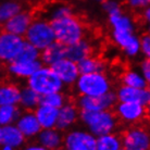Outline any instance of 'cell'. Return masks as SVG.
<instances>
[{
	"instance_id": "1",
	"label": "cell",
	"mask_w": 150,
	"mask_h": 150,
	"mask_svg": "<svg viewBox=\"0 0 150 150\" xmlns=\"http://www.w3.org/2000/svg\"><path fill=\"white\" fill-rule=\"evenodd\" d=\"M79 121L85 129L96 137L116 132L120 122L112 110L79 111Z\"/></svg>"
},
{
	"instance_id": "2",
	"label": "cell",
	"mask_w": 150,
	"mask_h": 150,
	"mask_svg": "<svg viewBox=\"0 0 150 150\" xmlns=\"http://www.w3.org/2000/svg\"><path fill=\"white\" fill-rule=\"evenodd\" d=\"M56 41L64 46H71L86 36V27L84 23L74 14L67 15L61 19L50 21Z\"/></svg>"
},
{
	"instance_id": "3",
	"label": "cell",
	"mask_w": 150,
	"mask_h": 150,
	"mask_svg": "<svg viewBox=\"0 0 150 150\" xmlns=\"http://www.w3.org/2000/svg\"><path fill=\"white\" fill-rule=\"evenodd\" d=\"M79 96L99 97L112 90V82L105 72L79 74L74 84Z\"/></svg>"
},
{
	"instance_id": "4",
	"label": "cell",
	"mask_w": 150,
	"mask_h": 150,
	"mask_svg": "<svg viewBox=\"0 0 150 150\" xmlns=\"http://www.w3.org/2000/svg\"><path fill=\"white\" fill-rule=\"evenodd\" d=\"M26 86L37 93L40 97L56 91H63L64 88V85L51 67L42 64L26 79Z\"/></svg>"
},
{
	"instance_id": "5",
	"label": "cell",
	"mask_w": 150,
	"mask_h": 150,
	"mask_svg": "<svg viewBox=\"0 0 150 150\" xmlns=\"http://www.w3.org/2000/svg\"><path fill=\"white\" fill-rule=\"evenodd\" d=\"M23 38L25 42L34 46L39 51L44 50L56 41L51 23L47 19L42 18L33 19Z\"/></svg>"
},
{
	"instance_id": "6",
	"label": "cell",
	"mask_w": 150,
	"mask_h": 150,
	"mask_svg": "<svg viewBox=\"0 0 150 150\" xmlns=\"http://www.w3.org/2000/svg\"><path fill=\"white\" fill-rule=\"evenodd\" d=\"M96 136L81 127H73L63 134L64 150H96Z\"/></svg>"
},
{
	"instance_id": "7",
	"label": "cell",
	"mask_w": 150,
	"mask_h": 150,
	"mask_svg": "<svg viewBox=\"0 0 150 150\" xmlns=\"http://www.w3.org/2000/svg\"><path fill=\"white\" fill-rule=\"evenodd\" d=\"M122 146L125 150H149L150 134L144 126L134 125L121 135Z\"/></svg>"
},
{
	"instance_id": "8",
	"label": "cell",
	"mask_w": 150,
	"mask_h": 150,
	"mask_svg": "<svg viewBox=\"0 0 150 150\" xmlns=\"http://www.w3.org/2000/svg\"><path fill=\"white\" fill-rule=\"evenodd\" d=\"M25 40L23 37L13 35L6 30H0V61L10 63L14 61L21 52Z\"/></svg>"
},
{
	"instance_id": "9",
	"label": "cell",
	"mask_w": 150,
	"mask_h": 150,
	"mask_svg": "<svg viewBox=\"0 0 150 150\" xmlns=\"http://www.w3.org/2000/svg\"><path fill=\"white\" fill-rule=\"evenodd\" d=\"M111 38L113 42L123 51L125 57L135 59L139 56V37L136 32L132 30H111Z\"/></svg>"
},
{
	"instance_id": "10",
	"label": "cell",
	"mask_w": 150,
	"mask_h": 150,
	"mask_svg": "<svg viewBox=\"0 0 150 150\" xmlns=\"http://www.w3.org/2000/svg\"><path fill=\"white\" fill-rule=\"evenodd\" d=\"M147 109L145 107L135 102H116L114 111L117 120L128 125H134L145 119L147 116Z\"/></svg>"
},
{
	"instance_id": "11",
	"label": "cell",
	"mask_w": 150,
	"mask_h": 150,
	"mask_svg": "<svg viewBox=\"0 0 150 150\" xmlns=\"http://www.w3.org/2000/svg\"><path fill=\"white\" fill-rule=\"evenodd\" d=\"M117 102L115 91H109L99 97H87L79 96L75 105H77L79 111H103L111 110Z\"/></svg>"
},
{
	"instance_id": "12",
	"label": "cell",
	"mask_w": 150,
	"mask_h": 150,
	"mask_svg": "<svg viewBox=\"0 0 150 150\" xmlns=\"http://www.w3.org/2000/svg\"><path fill=\"white\" fill-rule=\"evenodd\" d=\"M51 69L60 79L64 86H74L75 82L79 76L77 63L68 58H63L57 61L56 63L51 65Z\"/></svg>"
},
{
	"instance_id": "13",
	"label": "cell",
	"mask_w": 150,
	"mask_h": 150,
	"mask_svg": "<svg viewBox=\"0 0 150 150\" xmlns=\"http://www.w3.org/2000/svg\"><path fill=\"white\" fill-rule=\"evenodd\" d=\"M79 120V109L73 102L67 101L58 110V120L56 128L59 131L68 132L71 128L75 127L76 123Z\"/></svg>"
},
{
	"instance_id": "14",
	"label": "cell",
	"mask_w": 150,
	"mask_h": 150,
	"mask_svg": "<svg viewBox=\"0 0 150 150\" xmlns=\"http://www.w3.org/2000/svg\"><path fill=\"white\" fill-rule=\"evenodd\" d=\"M115 95L119 102H135L145 107H149L150 90L148 88L137 89L125 85H121L115 91Z\"/></svg>"
},
{
	"instance_id": "15",
	"label": "cell",
	"mask_w": 150,
	"mask_h": 150,
	"mask_svg": "<svg viewBox=\"0 0 150 150\" xmlns=\"http://www.w3.org/2000/svg\"><path fill=\"white\" fill-rule=\"evenodd\" d=\"M14 125L26 139L36 138L41 131L40 125L33 111H22L15 121Z\"/></svg>"
},
{
	"instance_id": "16",
	"label": "cell",
	"mask_w": 150,
	"mask_h": 150,
	"mask_svg": "<svg viewBox=\"0 0 150 150\" xmlns=\"http://www.w3.org/2000/svg\"><path fill=\"white\" fill-rule=\"evenodd\" d=\"M32 21H33V15L30 12L22 10L21 12L16 13L14 16H12L10 20H8L2 26H4V30L6 32H9L20 37H24Z\"/></svg>"
},
{
	"instance_id": "17",
	"label": "cell",
	"mask_w": 150,
	"mask_h": 150,
	"mask_svg": "<svg viewBox=\"0 0 150 150\" xmlns=\"http://www.w3.org/2000/svg\"><path fill=\"white\" fill-rule=\"evenodd\" d=\"M40 65V60L32 61V62L14 60L10 63H8V73L14 79H27Z\"/></svg>"
},
{
	"instance_id": "18",
	"label": "cell",
	"mask_w": 150,
	"mask_h": 150,
	"mask_svg": "<svg viewBox=\"0 0 150 150\" xmlns=\"http://www.w3.org/2000/svg\"><path fill=\"white\" fill-rule=\"evenodd\" d=\"M37 143L48 150H57L62 148L63 133L58 128H44L36 137Z\"/></svg>"
},
{
	"instance_id": "19",
	"label": "cell",
	"mask_w": 150,
	"mask_h": 150,
	"mask_svg": "<svg viewBox=\"0 0 150 150\" xmlns=\"http://www.w3.org/2000/svg\"><path fill=\"white\" fill-rule=\"evenodd\" d=\"M0 139L1 145H8L15 150L22 148L26 142V138L22 135V133L14 124L0 127Z\"/></svg>"
},
{
	"instance_id": "20",
	"label": "cell",
	"mask_w": 150,
	"mask_h": 150,
	"mask_svg": "<svg viewBox=\"0 0 150 150\" xmlns=\"http://www.w3.org/2000/svg\"><path fill=\"white\" fill-rule=\"evenodd\" d=\"M58 110L57 108L49 107L44 103L39 105L33 111L37 119L38 123L40 125L41 129L44 128H53L56 127L57 120H58Z\"/></svg>"
},
{
	"instance_id": "21",
	"label": "cell",
	"mask_w": 150,
	"mask_h": 150,
	"mask_svg": "<svg viewBox=\"0 0 150 150\" xmlns=\"http://www.w3.org/2000/svg\"><path fill=\"white\" fill-rule=\"evenodd\" d=\"M65 54H67V46L62 45L58 41H54L47 48L41 50L39 60L42 65L51 67L57 61L65 58Z\"/></svg>"
},
{
	"instance_id": "22",
	"label": "cell",
	"mask_w": 150,
	"mask_h": 150,
	"mask_svg": "<svg viewBox=\"0 0 150 150\" xmlns=\"http://www.w3.org/2000/svg\"><path fill=\"white\" fill-rule=\"evenodd\" d=\"M93 50H94L93 44L86 38H83L77 42L67 47L65 58H68V59L77 63L79 61L83 60L84 58L93 54Z\"/></svg>"
},
{
	"instance_id": "23",
	"label": "cell",
	"mask_w": 150,
	"mask_h": 150,
	"mask_svg": "<svg viewBox=\"0 0 150 150\" xmlns=\"http://www.w3.org/2000/svg\"><path fill=\"white\" fill-rule=\"evenodd\" d=\"M111 30H132L136 32V24L134 19L129 14L120 11L114 14L108 15Z\"/></svg>"
},
{
	"instance_id": "24",
	"label": "cell",
	"mask_w": 150,
	"mask_h": 150,
	"mask_svg": "<svg viewBox=\"0 0 150 150\" xmlns=\"http://www.w3.org/2000/svg\"><path fill=\"white\" fill-rule=\"evenodd\" d=\"M20 88L13 83H0V105H19Z\"/></svg>"
},
{
	"instance_id": "25",
	"label": "cell",
	"mask_w": 150,
	"mask_h": 150,
	"mask_svg": "<svg viewBox=\"0 0 150 150\" xmlns=\"http://www.w3.org/2000/svg\"><path fill=\"white\" fill-rule=\"evenodd\" d=\"M121 82H122V85L137 88V89L148 88V84H149V82L146 81V79L138 71V69H129L124 71L121 76Z\"/></svg>"
},
{
	"instance_id": "26",
	"label": "cell",
	"mask_w": 150,
	"mask_h": 150,
	"mask_svg": "<svg viewBox=\"0 0 150 150\" xmlns=\"http://www.w3.org/2000/svg\"><path fill=\"white\" fill-rule=\"evenodd\" d=\"M121 135L116 132L98 136L96 138V150H122Z\"/></svg>"
},
{
	"instance_id": "27",
	"label": "cell",
	"mask_w": 150,
	"mask_h": 150,
	"mask_svg": "<svg viewBox=\"0 0 150 150\" xmlns=\"http://www.w3.org/2000/svg\"><path fill=\"white\" fill-rule=\"evenodd\" d=\"M41 97L33 89L27 86L21 88L19 107L24 111H34L35 108L40 103Z\"/></svg>"
},
{
	"instance_id": "28",
	"label": "cell",
	"mask_w": 150,
	"mask_h": 150,
	"mask_svg": "<svg viewBox=\"0 0 150 150\" xmlns=\"http://www.w3.org/2000/svg\"><path fill=\"white\" fill-rule=\"evenodd\" d=\"M79 74H88L94 72H103L105 68V63L96 56H90L84 58L83 60L77 62Z\"/></svg>"
},
{
	"instance_id": "29",
	"label": "cell",
	"mask_w": 150,
	"mask_h": 150,
	"mask_svg": "<svg viewBox=\"0 0 150 150\" xmlns=\"http://www.w3.org/2000/svg\"><path fill=\"white\" fill-rule=\"evenodd\" d=\"M22 10V4L18 0H0V25Z\"/></svg>"
},
{
	"instance_id": "30",
	"label": "cell",
	"mask_w": 150,
	"mask_h": 150,
	"mask_svg": "<svg viewBox=\"0 0 150 150\" xmlns=\"http://www.w3.org/2000/svg\"><path fill=\"white\" fill-rule=\"evenodd\" d=\"M21 112L22 109L19 105H0V127L14 124Z\"/></svg>"
},
{
	"instance_id": "31",
	"label": "cell",
	"mask_w": 150,
	"mask_h": 150,
	"mask_svg": "<svg viewBox=\"0 0 150 150\" xmlns=\"http://www.w3.org/2000/svg\"><path fill=\"white\" fill-rule=\"evenodd\" d=\"M68 101V98L65 97V95L62 91H56V93H51L46 96H42L40 99V103L47 105L49 107H53L59 109L62 105Z\"/></svg>"
},
{
	"instance_id": "32",
	"label": "cell",
	"mask_w": 150,
	"mask_h": 150,
	"mask_svg": "<svg viewBox=\"0 0 150 150\" xmlns=\"http://www.w3.org/2000/svg\"><path fill=\"white\" fill-rule=\"evenodd\" d=\"M39 58H40V51L35 48L34 46L25 42L24 46H23L22 50H21V52L19 53V56H18V58L15 60L32 62V61H38Z\"/></svg>"
},
{
	"instance_id": "33",
	"label": "cell",
	"mask_w": 150,
	"mask_h": 150,
	"mask_svg": "<svg viewBox=\"0 0 150 150\" xmlns=\"http://www.w3.org/2000/svg\"><path fill=\"white\" fill-rule=\"evenodd\" d=\"M73 14V10L72 8L68 4H56L49 9L48 12V21H52V20L57 19H61V18H64L67 15Z\"/></svg>"
},
{
	"instance_id": "34",
	"label": "cell",
	"mask_w": 150,
	"mask_h": 150,
	"mask_svg": "<svg viewBox=\"0 0 150 150\" xmlns=\"http://www.w3.org/2000/svg\"><path fill=\"white\" fill-rule=\"evenodd\" d=\"M101 4L102 9L107 13V15H111L120 11H123V9L121 7V4L117 0H105Z\"/></svg>"
},
{
	"instance_id": "35",
	"label": "cell",
	"mask_w": 150,
	"mask_h": 150,
	"mask_svg": "<svg viewBox=\"0 0 150 150\" xmlns=\"http://www.w3.org/2000/svg\"><path fill=\"white\" fill-rule=\"evenodd\" d=\"M139 49H140V53L143 54L145 58L149 59L150 58V36L149 34H144L140 37L139 40Z\"/></svg>"
},
{
	"instance_id": "36",
	"label": "cell",
	"mask_w": 150,
	"mask_h": 150,
	"mask_svg": "<svg viewBox=\"0 0 150 150\" xmlns=\"http://www.w3.org/2000/svg\"><path fill=\"white\" fill-rule=\"evenodd\" d=\"M125 2L133 10H144L149 7L150 0H125Z\"/></svg>"
},
{
	"instance_id": "37",
	"label": "cell",
	"mask_w": 150,
	"mask_h": 150,
	"mask_svg": "<svg viewBox=\"0 0 150 150\" xmlns=\"http://www.w3.org/2000/svg\"><path fill=\"white\" fill-rule=\"evenodd\" d=\"M138 71L140 72L142 75L146 79V81L150 82V61H149V59L145 58V59L140 62Z\"/></svg>"
},
{
	"instance_id": "38",
	"label": "cell",
	"mask_w": 150,
	"mask_h": 150,
	"mask_svg": "<svg viewBox=\"0 0 150 150\" xmlns=\"http://www.w3.org/2000/svg\"><path fill=\"white\" fill-rule=\"evenodd\" d=\"M19 150H48V149H46L42 146H40L38 143H32V144H28V145H24Z\"/></svg>"
},
{
	"instance_id": "39",
	"label": "cell",
	"mask_w": 150,
	"mask_h": 150,
	"mask_svg": "<svg viewBox=\"0 0 150 150\" xmlns=\"http://www.w3.org/2000/svg\"><path fill=\"white\" fill-rule=\"evenodd\" d=\"M142 16H143V20L146 23L150 22V9L149 7L145 8L144 10H142Z\"/></svg>"
},
{
	"instance_id": "40",
	"label": "cell",
	"mask_w": 150,
	"mask_h": 150,
	"mask_svg": "<svg viewBox=\"0 0 150 150\" xmlns=\"http://www.w3.org/2000/svg\"><path fill=\"white\" fill-rule=\"evenodd\" d=\"M0 150H15V149H13L12 147L8 146V145H1L0 146Z\"/></svg>"
},
{
	"instance_id": "41",
	"label": "cell",
	"mask_w": 150,
	"mask_h": 150,
	"mask_svg": "<svg viewBox=\"0 0 150 150\" xmlns=\"http://www.w3.org/2000/svg\"><path fill=\"white\" fill-rule=\"evenodd\" d=\"M93 1H96V2H103L105 0H93Z\"/></svg>"
},
{
	"instance_id": "42",
	"label": "cell",
	"mask_w": 150,
	"mask_h": 150,
	"mask_svg": "<svg viewBox=\"0 0 150 150\" xmlns=\"http://www.w3.org/2000/svg\"><path fill=\"white\" fill-rule=\"evenodd\" d=\"M1 65H2V62H1V61H0V69H1Z\"/></svg>"
},
{
	"instance_id": "43",
	"label": "cell",
	"mask_w": 150,
	"mask_h": 150,
	"mask_svg": "<svg viewBox=\"0 0 150 150\" xmlns=\"http://www.w3.org/2000/svg\"><path fill=\"white\" fill-rule=\"evenodd\" d=\"M57 150H64L63 148H59V149H57Z\"/></svg>"
},
{
	"instance_id": "44",
	"label": "cell",
	"mask_w": 150,
	"mask_h": 150,
	"mask_svg": "<svg viewBox=\"0 0 150 150\" xmlns=\"http://www.w3.org/2000/svg\"><path fill=\"white\" fill-rule=\"evenodd\" d=\"M0 146H1V139H0Z\"/></svg>"
},
{
	"instance_id": "45",
	"label": "cell",
	"mask_w": 150,
	"mask_h": 150,
	"mask_svg": "<svg viewBox=\"0 0 150 150\" xmlns=\"http://www.w3.org/2000/svg\"><path fill=\"white\" fill-rule=\"evenodd\" d=\"M122 150H125V149H122Z\"/></svg>"
}]
</instances>
